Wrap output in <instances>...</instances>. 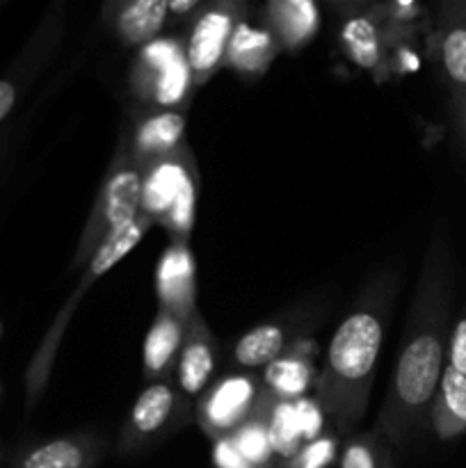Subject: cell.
Returning <instances> with one entry per match:
<instances>
[{
  "mask_svg": "<svg viewBox=\"0 0 466 468\" xmlns=\"http://www.w3.org/2000/svg\"><path fill=\"white\" fill-rule=\"evenodd\" d=\"M387 455V443L375 430H370L347 439L341 452V468H384Z\"/></svg>",
  "mask_w": 466,
  "mask_h": 468,
  "instance_id": "484cf974",
  "label": "cell"
},
{
  "mask_svg": "<svg viewBox=\"0 0 466 468\" xmlns=\"http://www.w3.org/2000/svg\"><path fill=\"white\" fill-rule=\"evenodd\" d=\"M247 18V5L238 0H217L206 7L192 21L185 41V59L192 71L195 87L206 85L224 67L228 41L238 23Z\"/></svg>",
  "mask_w": 466,
  "mask_h": 468,
  "instance_id": "ba28073f",
  "label": "cell"
},
{
  "mask_svg": "<svg viewBox=\"0 0 466 468\" xmlns=\"http://www.w3.org/2000/svg\"><path fill=\"white\" fill-rule=\"evenodd\" d=\"M270 439L274 448V468L286 466L297 452L304 446L300 428H297L295 405L292 402L274 400L272 411H270Z\"/></svg>",
  "mask_w": 466,
  "mask_h": 468,
  "instance_id": "d4e9b609",
  "label": "cell"
},
{
  "mask_svg": "<svg viewBox=\"0 0 466 468\" xmlns=\"http://www.w3.org/2000/svg\"><path fill=\"white\" fill-rule=\"evenodd\" d=\"M122 142L140 169L160 158L178 154L185 144V112L183 110H137Z\"/></svg>",
  "mask_w": 466,
  "mask_h": 468,
  "instance_id": "30bf717a",
  "label": "cell"
},
{
  "mask_svg": "<svg viewBox=\"0 0 466 468\" xmlns=\"http://www.w3.org/2000/svg\"><path fill=\"white\" fill-rule=\"evenodd\" d=\"M132 96L142 110H183L192 90V71L185 59V41L158 37L142 46L128 76Z\"/></svg>",
  "mask_w": 466,
  "mask_h": 468,
  "instance_id": "8992f818",
  "label": "cell"
},
{
  "mask_svg": "<svg viewBox=\"0 0 466 468\" xmlns=\"http://www.w3.org/2000/svg\"><path fill=\"white\" fill-rule=\"evenodd\" d=\"M295 405V416H297V428H300L302 439L304 443L313 441L320 434H324V411L320 410V405L315 402V398H302V400L292 402Z\"/></svg>",
  "mask_w": 466,
  "mask_h": 468,
  "instance_id": "83f0119b",
  "label": "cell"
},
{
  "mask_svg": "<svg viewBox=\"0 0 466 468\" xmlns=\"http://www.w3.org/2000/svg\"><path fill=\"white\" fill-rule=\"evenodd\" d=\"M219 368V343L206 324L199 309L190 318L185 329L181 355L176 361V388L183 400H195L213 384Z\"/></svg>",
  "mask_w": 466,
  "mask_h": 468,
  "instance_id": "7c38bea8",
  "label": "cell"
},
{
  "mask_svg": "<svg viewBox=\"0 0 466 468\" xmlns=\"http://www.w3.org/2000/svg\"><path fill=\"white\" fill-rule=\"evenodd\" d=\"M452 282L450 242L446 233L437 231L420 265L391 387L373 428L384 443L396 448L409 446L428 425V411L446 368Z\"/></svg>",
  "mask_w": 466,
  "mask_h": 468,
  "instance_id": "6da1fadb",
  "label": "cell"
},
{
  "mask_svg": "<svg viewBox=\"0 0 466 468\" xmlns=\"http://www.w3.org/2000/svg\"><path fill=\"white\" fill-rule=\"evenodd\" d=\"M279 44L265 26H254L245 18L238 23L228 41L224 67L233 69L240 76H263L270 64L277 59Z\"/></svg>",
  "mask_w": 466,
  "mask_h": 468,
  "instance_id": "ffe728a7",
  "label": "cell"
},
{
  "mask_svg": "<svg viewBox=\"0 0 466 468\" xmlns=\"http://www.w3.org/2000/svg\"><path fill=\"white\" fill-rule=\"evenodd\" d=\"M158 309L190 323L196 311V263L187 242H169L155 265Z\"/></svg>",
  "mask_w": 466,
  "mask_h": 468,
  "instance_id": "8fae6325",
  "label": "cell"
},
{
  "mask_svg": "<svg viewBox=\"0 0 466 468\" xmlns=\"http://www.w3.org/2000/svg\"><path fill=\"white\" fill-rule=\"evenodd\" d=\"M213 466L215 468H254L247 464L245 457L238 452V448L233 446L231 437L219 439L213 443Z\"/></svg>",
  "mask_w": 466,
  "mask_h": 468,
  "instance_id": "f546056e",
  "label": "cell"
},
{
  "mask_svg": "<svg viewBox=\"0 0 466 468\" xmlns=\"http://www.w3.org/2000/svg\"><path fill=\"white\" fill-rule=\"evenodd\" d=\"M187 324L172 315L169 311L158 309L155 320L146 332L144 347H142V378L146 384L158 379H169L172 370H176L178 355L185 341Z\"/></svg>",
  "mask_w": 466,
  "mask_h": 468,
  "instance_id": "9a60e30c",
  "label": "cell"
},
{
  "mask_svg": "<svg viewBox=\"0 0 466 468\" xmlns=\"http://www.w3.org/2000/svg\"><path fill=\"white\" fill-rule=\"evenodd\" d=\"M336 452H338L336 434L324 432L320 434L318 439H313V441L304 443L302 451L281 468H329L332 466V462L336 460Z\"/></svg>",
  "mask_w": 466,
  "mask_h": 468,
  "instance_id": "4316f807",
  "label": "cell"
},
{
  "mask_svg": "<svg viewBox=\"0 0 466 468\" xmlns=\"http://www.w3.org/2000/svg\"><path fill=\"white\" fill-rule=\"evenodd\" d=\"M384 468H396L393 466V460H391V452L387 455V460H384Z\"/></svg>",
  "mask_w": 466,
  "mask_h": 468,
  "instance_id": "836d02e7",
  "label": "cell"
},
{
  "mask_svg": "<svg viewBox=\"0 0 466 468\" xmlns=\"http://www.w3.org/2000/svg\"><path fill=\"white\" fill-rule=\"evenodd\" d=\"M300 336L304 334L297 329V324L283 323V320L256 324L238 338L231 359L245 373H259V370L268 368L274 359H279Z\"/></svg>",
  "mask_w": 466,
  "mask_h": 468,
  "instance_id": "2e32d148",
  "label": "cell"
},
{
  "mask_svg": "<svg viewBox=\"0 0 466 468\" xmlns=\"http://www.w3.org/2000/svg\"><path fill=\"white\" fill-rule=\"evenodd\" d=\"M199 176L190 146L142 169L140 213L169 233L172 242H187L196 218Z\"/></svg>",
  "mask_w": 466,
  "mask_h": 468,
  "instance_id": "277c9868",
  "label": "cell"
},
{
  "mask_svg": "<svg viewBox=\"0 0 466 468\" xmlns=\"http://www.w3.org/2000/svg\"><path fill=\"white\" fill-rule=\"evenodd\" d=\"M382 30L377 21L370 16H352L341 27V46L345 50L347 59L356 67L375 71L384 58L382 50Z\"/></svg>",
  "mask_w": 466,
  "mask_h": 468,
  "instance_id": "cb8c5ba5",
  "label": "cell"
},
{
  "mask_svg": "<svg viewBox=\"0 0 466 468\" xmlns=\"http://www.w3.org/2000/svg\"><path fill=\"white\" fill-rule=\"evenodd\" d=\"M263 398V384L256 373H231L215 379L196 398L195 419L210 441L227 439L249 419Z\"/></svg>",
  "mask_w": 466,
  "mask_h": 468,
  "instance_id": "52a82bcc",
  "label": "cell"
},
{
  "mask_svg": "<svg viewBox=\"0 0 466 468\" xmlns=\"http://www.w3.org/2000/svg\"><path fill=\"white\" fill-rule=\"evenodd\" d=\"M151 227H154V222L140 213L131 224H126L122 231H117L112 238H108V240L96 250V254L91 256L90 263L85 265V272H82V277L78 279L76 288H73L69 300L62 304L59 314L55 315L50 327L46 329L44 338L39 341V346H37L35 355H32L30 364H27L26 368L23 384H26L27 411L39 402V398L44 396L46 387H48V379L50 375H53V366H55V359H58L59 346H62V338L64 334H67L69 323H71L73 314H76L78 302L85 297V292L90 291V288L94 286L103 274H108L114 265L122 263V261L126 259V256L131 254L142 240H144L146 231H149Z\"/></svg>",
  "mask_w": 466,
  "mask_h": 468,
  "instance_id": "3957f363",
  "label": "cell"
},
{
  "mask_svg": "<svg viewBox=\"0 0 466 468\" xmlns=\"http://www.w3.org/2000/svg\"><path fill=\"white\" fill-rule=\"evenodd\" d=\"M384 12H387V21L391 26H405V23L418 21L420 14H423V7L418 3H388L384 5Z\"/></svg>",
  "mask_w": 466,
  "mask_h": 468,
  "instance_id": "4dcf8cb0",
  "label": "cell"
},
{
  "mask_svg": "<svg viewBox=\"0 0 466 468\" xmlns=\"http://www.w3.org/2000/svg\"><path fill=\"white\" fill-rule=\"evenodd\" d=\"M110 441L96 432H71L23 448L12 468H96L105 460Z\"/></svg>",
  "mask_w": 466,
  "mask_h": 468,
  "instance_id": "4fadbf2b",
  "label": "cell"
},
{
  "mask_svg": "<svg viewBox=\"0 0 466 468\" xmlns=\"http://www.w3.org/2000/svg\"><path fill=\"white\" fill-rule=\"evenodd\" d=\"M393 291V274L375 279L359 304L338 324L324 352L313 398L338 434H350L368 410Z\"/></svg>",
  "mask_w": 466,
  "mask_h": 468,
  "instance_id": "7a4b0ae2",
  "label": "cell"
},
{
  "mask_svg": "<svg viewBox=\"0 0 466 468\" xmlns=\"http://www.w3.org/2000/svg\"><path fill=\"white\" fill-rule=\"evenodd\" d=\"M450 119L457 140H460L461 149L466 154V94L450 96Z\"/></svg>",
  "mask_w": 466,
  "mask_h": 468,
  "instance_id": "1f68e13d",
  "label": "cell"
},
{
  "mask_svg": "<svg viewBox=\"0 0 466 468\" xmlns=\"http://www.w3.org/2000/svg\"><path fill=\"white\" fill-rule=\"evenodd\" d=\"M315 352H318V343L313 338L300 336L292 341L291 347L260 375L263 391L281 402H297L309 396L311 388L318 384Z\"/></svg>",
  "mask_w": 466,
  "mask_h": 468,
  "instance_id": "5bb4252c",
  "label": "cell"
},
{
  "mask_svg": "<svg viewBox=\"0 0 466 468\" xmlns=\"http://www.w3.org/2000/svg\"><path fill=\"white\" fill-rule=\"evenodd\" d=\"M142 195V169L128 154L126 144L119 140L112 155L108 174L103 178L99 195H96L91 213L80 233L76 251H73L71 270L85 268L101 245L114 233L122 231L126 224L140 215Z\"/></svg>",
  "mask_w": 466,
  "mask_h": 468,
  "instance_id": "5b68a950",
  "label": "cell"
},
{
  "mask_svg": "<svg viewBox=\"0 0 466 468\" xmlns=\"http://www.w3.org/2000/svg\"><path fill=\"white\" fill-rule=\"evenodd\" d=\"M185 420V400L172 379H158L146 384L144 391L137 396L128 420L122 425L117 439V455L128 457L140 452L142 448L160 441L172 428Z\"/></svg>",
  "mask_w": 466,
  "mask_h": 468,
  "instance_id": "9c48e42d",
  "label": "cell"
},
{
  "mask_svg": "<svg viewBox=\"0 0 466 468\" xmlns=\"http://www.w3.org/2000/svg\"><path fill=\"white\" fill-rule=\"evenodd\" d=\"M263 23L281 50H300L318 35L320 7L311 0H272L263 7Z\"/></svg>",
  "mask_w": 466,
  "mask_h": 468,
  "instance_id": "ac0fdd59",
  "label": "cell"
},
{
  "mask_svg": "<svg viewBox=\"0 0 466 468\" xmlns=\"http://www.w3.org/2000/svg\"><path fill=\"white\" fill-rule=\"evenodd\" d=\"M167 0H128L114 7L112 30L123 46H146L167 23Z\"/></svg>",
  "mask_w": 466,
  "mask_h": 468,
  "instance_id": "7402d4cb",
  "label": "cell"
},
{
  "mask_svg": "<svg viewBox=\"0 0 466 468\" xmlns=\"http://www.w3.org/2000/svg\"><path fill=\"white\" fill-rule=\"evenodd\" d=\"M274 398L263 391L259 407L254 414L231 434L233 446L238 448L247 464L254 468H274V448L270 439V411H272Z\"/></svg>",
  "mask_w": 466,
  "mask_h": 468,
  "instance_id": "603a6c76",
  "label": "cell"
},
{
  "mask_svg": "<svg viewBox=\"0 0 466 468\" xmlns=\"http://www.w3.org/2000/svg\"><path fill=\"white\" fill-rule=\"evenodd\" d=\"M50 37H55L53 21H44L39 26V30L32 35V39L26 44L23 53L0 76V128L12 117L23 91L30 85L32 76L39 71L41 59H44V55L50 48Z\"/></svg>",
  "mask_w": 466,
  "mask_h": 468,
  "instance_id": "d6986e66",
  "label": "cell"
},
{
  "mask_svg": "<svg viewBox=\"0 0 466 468\" xmlns=\"http://www.w3.org/2000/svg\"><path fill=\"white\" fill-rule=\"evenodd\" d=\"M446 368L455 370V373L466 378V306L455 323L450 324V334H448V347H446Z\"/></svg>",
  "mask_w": 466,
  "mask_h": 468,
  "instance_id": "f1b7e54d",
  "label": "cell"
},
{
  "mask_svg": "<svg viewBox=\"0 0 466 468\" xmlns=\"http://www.w3.org/2000/svg\"><path fill=\"white\" fill-rule=\"evenodd\" d=\"M206 7L201 0H167V16L169 18H190V14H199Z\"/></svg>",
  "mask_w": 466,
  "mask_h": 468,
  "instance_id": "d6a6232c",
  "label": "cell"
},
{
  "mask_svg": "<svg viewBox=\"0 0 466 468\" xmlns=\"http://www.w3.org/2000/svg\"><path fill=\"white\" fill-rule=\"evenodd\" d=\"M437 53L450 96L466 94V0L441 5Z\"/></svg>",
  "mask_w": 466,
  "mask_h": 468,
  "instance_id": "e0dca14e",
  "label": "cell"
},
{
  "mask_svg": "<svg viewBox=\"0 0 466 468\" xmlns=\"http://www.w3.org/2000/svg\"><path fill=\"white\" fill-rule=\"evenodd\" d=\"M428 428L439 441H455L466 437V378L443 368L437 396L428 411Z\"/></svg>",
  "mask_w": 466,
  "mask_h": 468,
  "instance_id": "44dd1931",
  "label": "cell"
}]
</instances>
